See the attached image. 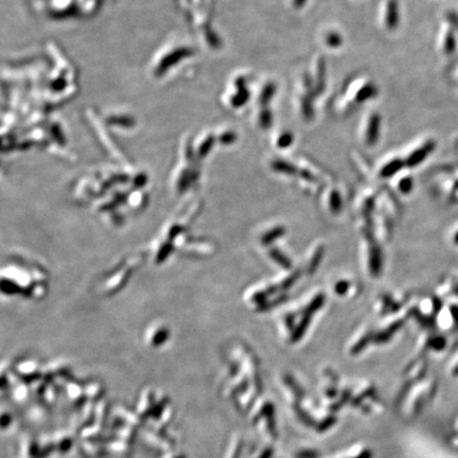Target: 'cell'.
<instances>
[{
  "mask_svg": "<svg viewBox=\"0 0 458 458\" xmlns=\"http://www.w3.org/2000/svg\"><path fill=\"white\" fill-rule=\"evenodd\" d=\"M381 119L376 113H370L365 118L361 128L362 140L368 147L375 146L380 136Z\"/></svg>",
  "mask_w": 458,
  "mask_h": 458,
  "instance_id": "obj_1",
  "label": "cell"
},
{
  "mask_svg": "<svg viewBox=\"0 0 458 458\" xmlns=\"http://www.w3.org/2000/svg\"><path fill=\"white\" fill-rule=\"evenodd\" d=\"M347 94L353 101V103L361 104L375 97L377 94V89L375 84H372L370 81L359 80L357 82L355 81L349 86Z\"/></svg>",
  "mask_w": 458,
  "mask_h": 458,
  "instance_id": "obj_2",
  "label": "cell"
},
{
  "mask_svg": "<svg viewBox=\"0 0 458 458\" xmlns=\"http://www.w3.org/2000/svg\"><path fill=\"white\" fill-rule=\"evenodd\" d=\"M400 12L397 0H386L381 9V21L386 30H395L399 25Z\"/></svg>",
  "mask_w": 458,
  "mask_h": 458,
  "instance_id": "obj_3",
  "label": "cell"
},
{
  "mask_svg": "<svg viewBox=\"0 0 458 458\" xmlns=\"http://www.w3.org/2000/svg\"><path fill=\"white\" fill-rule=\"evenodd\" d=\"M314 76L310 78L312 84H314L316 89H320L324 85V79H326V66H324L323 58L318 56L314 61Z\"/></svg>",
  "mask_w": 458,
  "mask_h": 458,
  "instance_id": "obj_4",
  "label": "cell"
},
{
  "mask_svg": "<svg viewBox=\"0 0 458 458\" xmlns=\"http://www.w3.org/2000/svg\"><path fill=\"white\" fill-rule=\"evenodd\" d=\"M276 92V86L273 82H267L264 83L262 87L259 90L258 94V102L262 106H267V104L273 99Z\"/></svg>",
  "mask_w": 458,
  "mask_h": 458,
  "instance_id": "obj_5",
  "label": "cell"
},
{
  "mask_svg": "<svg viewBox=\"0 0 458 458\" xmlns=\"http://www.w3.org/2000/svg\"><path fill=\"white\" fill-rule=\"evenodd\" d=\"M402 160L399 158H390L384 162V165L380 169V174L383 177H388L391 175H395L398 171H400L402 167Z\"/></svg>",
  "mask_w": 458,
  "mask_h": 458,
  "instance_id": "obj_6",
  "label": "cell"
},
{
  "mask_svg": "<svg viewBox=\"0 0 458 458\" xmlns=\"http://www.w3.org/2000/svg\"><path fill=\"white\" fill-rule=\"evenodd\" d=\"M293 140H294V137L291 132L281 130L278 133V134H277V136L275 138V144L277 148L284 149V148L290 147Z\"/></svg>",
  "mask_w": 458,
  "mask_h": 458,
  "instance_id": "obj_7",
  "label": "cell"
},
{
  "mask_svg": "<svg viewBox=\"0 0 458 458\" xmlns=\"http://www.w3.org/2000/svg\"><path fill=\"white\" fill-rule=\"evenodd\" d=\"M257 122L258 125L263 129L269 128L273 124V114L267 106L262 107V110L257 117Z\"/></svg>",
  "mask_w": 458,
  "mask_h": 458,
  "instance_id": "obj_8",
  "label": "cell"
},
{
  "mask_svg": "<svg viewBox=\"0 0 458 458\" xmlns=\"http://www.w3.org/2000/svg\"><path fill=\"white\" fill-rule=\"evenodd\" d=\"M324 44L326 46H328L329 48H339L342 46L343 40L342 36L340 33H337L336 31H328L324 35Z\"/></svg>",
  "mask_w": 458,
  "mask_h": 458,
  "instance_id": "obj_9",
  "label": "cell"
},
{
  "mask_svg": "<svg viewBox=\"0 0 458 458\" xmlns=\"http://www.w3.org/2000/svg\"><path fill=\"white\" fill-rule=\"evenodd\" d=\"M274 167L276 170L280 173L292 174L295 172L294 167L291 163L284 162V160H276V162H274Z\"/></svg>",
  "mask_w": 458,
  "mask_h": 458,
  "instance_id": "obj_10",
  "label": "cell"
},
{
  "mask_svg": "<svg viewBox=\"0 0 458 458\" xmlns=\"http://www.w3.org/2000/svg\"><path fill=\"white\" fill-rule=\"evenodd\" d=\"M411 187H412V185H411V179H409V177L407 176H404V177H402V179H398V182H397V188L399 189L400 191H402V192H406V191H408L409 189H411Z\"/></svg>",
  "mask_w": 458,
  "mask_h": 458,
  "instance_id": "obj_11",
  "label": "cell"
}]
</instances>
